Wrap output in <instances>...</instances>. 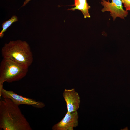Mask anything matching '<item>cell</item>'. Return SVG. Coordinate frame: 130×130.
I'll use <instances>...</instances> for the list:
<instances>
[{"label": "cell", "mask_w": 130, "mask_h": 130, "mask_svg": "<svg viewBox=\"0 0 130 130\" xmlns=\"http://www.w3.org/2000/svg\"><path fill=\"white\" fill-rule=\"evenodd\" d=\"M18 21L17 17L16 15H13L9 20L4 22L2 24V30L0 33V37L2 38L4 36V33L13 23Z\"/></svg>", "instance_id": "obj_9"}, {"label": "cell", "mask_w": 130, "mask_h": 130, "mask_svg": "<svg viewBox=\"0 0 130 130\" xmlns=\"http://www.w3.org/2000/svg\"><path fill=\"white\" fill-rule=\"evenodd\" d=\"M1 52L3 58L9 59L28 67L33 61L30 46L25 41H10L5 44Z\"/></svg>", "instance_id": "obj_2"}, {"label": "cell", "mask_w": 130, "mask_h": 130, "mask_svg": "<svg viewBox=\"0 0 130 130\" xmlns=\"http://www.w3.org/2000/svg\"><path fill=\"white\" fill-rule=\"evenodd\" d=\"M124 5L126 10H130V0H120Z\"/></svg>", "instance_id": "obj_10"}, {"label": "cell", "mask_w": 130, "mask_h": 130, "mask_svg": "<svg viewBox=\"0 0 130 130\" xmlns=\"http://www.w3.org/2000/svg\"><path fill=\"white\" fill-rule=\"evenodd\" d=\"M31 0H26L24 2L23 4L22 5V7H23L25 6Z\"/></svg>", "instance_id": "obj_11"}, {"label": "cell", "mask_w": 130, "mask_h": 130, "mask_svg": "<svg viewBox=\"0 0 130 130\" xmlns=\"http://www.w3.org/2000/svg\"><path fill=\"white\" fill-rule=\"evenodd\" d=\"M0 130H32L19 106L8 98L0 100Z\"/></svg>", "instance_id": "obj_1"}, {"label": "cell", "mask_w": 130, "mask_h": 130, "mask_svg": "<svg viewBox=\"0 0 130 130\" xmlns=\"http://www.w3.org/2000/svg\"><path fill=\"white\" fill-rule=\"evenodd\" d=\"M78 116L77 111L70 112L67 111L63 118L54 125L53 130H73L78 126Z\"/></svg>", "instance_id": "obj_6"}, {"label": "cell", "mask_w": 130, "mask_h": 130, "mask_svg": "<svg viewBox=\"0 0 130 130\" xmlns=\"http://www.w3.org/2000/svg\"><path fill=\"white\" fill-rule=\"evenodd\" d=\"M28 67L9 59L3 58L0 66V90L4 82L12 83L19 81L24 77Z\"/></svg>", "instance_id": "obj_3"}, {"label": "cell", "mask_w": 130, "mask_h": 130, "mask_svg": "<svg viewBox=\"0 0 130 130\" xmlns=\"http://www.w3.org/2000/svg\"><path fill=\"white\" fill-rule=\"evenodd\" d=\"M120 0H101V4L103 6L101 10L102 12H110V16L114 21L117 17L124 19L128 14V11L124 10Z\"/></svg>", "instance_id": "obj_5"}, {"label": "cell", "mask_w": 130, "mask_h": 130, "mask_svg": "<svg viewBox=\"0 0 130 130\" xmlns=\"http://www.w3.org/2000/svg\"><path fill=\"white\" fill-rule=\"evenodd\" d=\"M1 96L3 98L10 99L19 106L26 105L38 108H42L45 106L44 103L41 102L19 95L12 91L6 90L3 88L0 91V99Z\"/></svg>", "instance_id": "obj_4"}, {"label": "cell", "mask_w": 130, "mask_h": 130, "mask_svg": "<svg viewBox=\"0 0 130 130\" xmlns=\"http://www.w3.org/2000/svg\"><path fill=\"white\" fill-rule=\"evenodd\" d=\"M63 96L66 103L67 111L71 112L79 109L80 103V98L74 88L65 89Z\"/></svg>", "instance_id": "obj_7"}, {"label": "cell", "mask_w": 130, "mask_h": 130, "mask_svg": "<svg viewBox=\"0 0 130 130\" xmlns=\"http://www.w3.org/2000/svg\"><path fill=\"white\" fill-rule=\"evenodd\" d=\"M71 6L75 7L68 10L75 11L78 10L81 12L84 18L90 17L89 9L91 7L87 3V0H74V4Z\"/></svg>", "instance_id": "obj_8"}]
</instances>
